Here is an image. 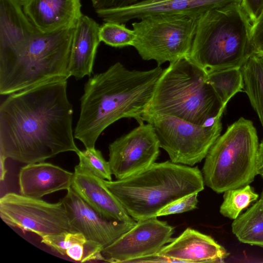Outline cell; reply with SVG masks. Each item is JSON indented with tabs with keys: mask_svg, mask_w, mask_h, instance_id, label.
Here are the masks:
<instances>
[{
	"mask_svg": "<svg viewBox=\"0 0 263 263\" xmlns=\"http://www.w3.org/2000/svg\"><path fill=\"white\" fill-rule=\"evenodd\" d=\"M244 91L263 129V55L254 53L241 67Z\"/></svg>",
	"mask_w": 263,
	"mask_h": 263,
	"instance_id": "7402d4cb",
	"label": "cell"
},
{
	"mask_svg": "<svg viewBox=\"0 0 263 263\" xmlns=\"http://www.w3.org/2000/svg\"><path fill=\"white\" fill-rule=\"evenodd\" d=\"M256 171L257 175H259L263 179V140L259 144L256 159Z\"/></svg>",
	"mask_w": 263,
	"mask_h": 263,
	"instance_id": "d6a6232c",
	"label": "cell"
},
{
	"mask_svg": "<svg viewBox=\"0 0 263 263\" xmlns=\"http://www.w3.org/2000/svg\"><path fill=\"white\" fill-rule=\"evenodd\" d=\"M26 15L43 34L77 25L83 15L81 0H21Z\"/></svg>",
	"mask_w": 263,
	"mask_h": 263,
	"instance_id": "e0dca14e",
	"label": "cell"
},
{
	"mask_svg": "<svg viewBox=\"0 0 263 263\" xmlns=\"http://www.w3.org/2000/svg\"><path fill=\"white\" fill-rule=\"evenodd\" d=\"M85 236L79 232H66L42 237L41 242L62 255L74 243L87 240Z\"/></svg>",
	"mask_w": 263,
	"mask_h": 263,
	"instance_id": "4316f807",
	"label": "cell"
},
{
	"mask_svg": "<svg viewBox=\"0 0 263 263\" xmlns=\"http://www.w3.org/2000/svg\"><path fill=\"white\" fill-rule=\"evenodd\" d=\"M157 253L180 262H221L229 255L212 237L190 228Z\"/></svg>",
	"mask_w": 263,
	"mask_h": 263,
	"instance_id": "ac0fdd59",
	"label": "cell"
},
{
	"mask_svg": "<svg viewBox=\"0 0 263 263\" xmlns=\"http://www.w3.org/2000/svg\"><path fill=\"white\" fill-rule=\"evenodd\" d=\"M174 231L173 227L157 217L137 221L132 229L102 250L103 261L128 263L156 253L174 239Z\"/></svg>",
	"mask_w": 263,
	"mask_h": 263,
	"instance_id": "7c38bea8",
	"label": "cell"
},
{
	"mask_svg": "<svg viewBox=\"0 0 263 263\" xmlns=\"http://www.w3.org/2000/svg\"><path fill=\"white\" fill-rule=\"evenodd\" d=\"M198 17L182 14L149 15L132 24L133 47L144 60L158 66L172 63L190 53Z\"/></svg>",
	"mask_w": 263,
	"mask_h": 263,
	"instance_id": "ba28073f",
	"label": "cell"
},
{
	"mask_svg": "<svg viewBox=\"0 0 263 263\" xmlns=\"http://www.w3.org/2000/svg\"><path fill=\"white\" fill-rule=\"evenodd\" d=\"M6 159L0 155V180L3 181L5 180L7 169L5 167V161Z\"/></svg>",
	"mask_w": 263,
	"mask_h": 263,
	"instance_id": "836d02e7",
	"label": "cell"
},
{
	"mask_svg": "<svg viewBox=\"0 0 263 263\" xmlns=\"http://www.w3.org/2000/svg\"><path fill=\"white\" fill-rule=\"evenodd\" d=\"M242 5L253 23L263 8V0H242Z\"/></svg>",
	"mask_w": 263,
	"mask_h": 263,
	"instance_id": "4dcf8cb0",
	"label": "cell"
},
{
	"mask_svg": "<svg viewBox=\"0 0 263 263\" xmlns=\"http://www.w3.org/2000/svg\"><path fill=\"white\" fill-rule=\"evenodd\" d=\"M242 0H145L132 6L95 11L104 22L126 23L157 14H182L198 17L210 10Z\"/></svg>",
	"mask_w": 263,
	"mask_h": 263,
	"instance_id": "5bb4252c",
	"label": "cell"
},
{
	"mask_svg": "<svg viewBox=\"0 0 263 263\" xmlns=\"http://www.w3.org/2000/svg\"><path fill=\"white\" fill-rule=\"evenodd\" d=\"M71 187L101 216L120 221L136 222L101 179L78 164L74 167Z\"/></svg>",
	"mask_w": 263,
	"mask_h": 263,
	"instance_id": "2e32d148",
	"label": "cell"
},
{
	"mask_svg": "<svg viewBox=\"0 0 263 263\" xmlns=\"http://www.w3.org/2000/svg\"><path fill=\"white\" fill-rule=\"evenodd\" d=\"M0 216L10 227L33 232L41 238L72 232L68 211L61 200L53 203L8 193L0 199Z\"/></svg>",
	"mask_w": 263,
	"mask_h": 263,
	"instance_id": "30bf717a",
	"label": "cell"
},
{
	"mask_svg": "<svg viewBox=\"0 0 263 263\" xmlns=\"http://www.w3.org/2000/svg\"><path fill=\"white\" fill-rule=\"evenodd\" d=\"M73 173L50 163L40 162L21 167L18 174L21 194L31 198L43 196L71 187Z\"/></svg>",
	"mask_w": 263,
	"mask_h": 263,
	"instance_id": "d6986e66",
	"label": "cell"
},
{
	"mask_svg": "<svg viewBox=\"0 0 263 263\" xmlns=\"http://www.w3.org/2000/svg\"><path fill=\"white\" fill-rule=\"evenodd\" d=\"M129 262H180L176 259L160 255L157 253L137 258L130 260Z\"/></svg>",
	"mask_w": 263,
	"mask_h": 263,
	"instance_id": "1f68e13d",
	"label": "cell"
},
{
	"mask_svg": "<svg viewBox=\"0 0 263 263\" xmlns=\"http://www.w3.org/2000/svg\"><path fill=\"white\" fill-rule=\"evenodd\" d=\"M76 154L79 158V166L101 179L111 180L112 173L109 162L104 158L100 151L95 147L86 148L83 151L79 150Z\"/></svg>",
	"mask_w": 263,
	"mask_h": 263,
	"instance_id": "484cf974",
	"label": "cell"
},
{
	"mask_svg": "<svg viewBox=\"0 0 263 263\" xmlns=\"http://www.w3.org/2000/svg\"><path fill=\"white\" fill-rule=\"evenodd\" d=\"M67 79L41 83L9 95L0 106V155L25 164L77 153Z\"/></svg>",
	"mask_w": 263,
	"mask_h": 263,
	"instance_id": "6da1fadb",
	"label": "cell"
},
{
	"mask_svg": "<svg viewBox=\"0 0 263 263\" xmlns=\"http://www.w3.org/2000/svg\"><path fill=\"white\" fill-rule=\"evenodd\" d=\"M232 231L241 242L263 248V198L234 220Z\"/></svg>",
	"mask_w": 263,
	"mask_h": 263,
	"instance_id": "44dd1931",
	"label": "cell"
},
{
	"mask_svg": "<svg viewBox=\"0 0 263 263\" xmlns=\"http://www.w3.org/2000/svg\"><path fill=\"white\" fill-rule=\"evenodd\" d=\"M225 109L206 72L186 56L164 69L144 116L165 114L202 125Z\"/></svg>",
	"mask_w": 263,
	"mask_h": 263,
	"instance_id": "5b68a950",
	"label": "cell"
},
{
	"mask_svg": "<svg viewBox=\"0 0 263 263\" xmlns=\"http://www.w3.org/2000/svg\"><path fill=\"white\" fill-rule=\"evenodd\" d=\"M252 27L241 3H233L207 11L197 18L187 57L206 73L241 68L255 53Z\"/></svg>",
	"mask_w": 263,
	"mask_h": 263,
	"instance_id": "277c9868",
	"label": "cell"
},
{
	"mask_svg": "<svg viewBox=\"0 0 263 263\" xmlns=\"http://www.w3.org/2000/svg\"><path fill=\"white\" fill-rule=\"evenodd\" d=\"M261 197H262L263 198V191L261 193Z\"/></svg>",
	"mask_w": 263,
	"mask_h": 263,
	"instance_id": "e575fe53",
	"label": "cell"
},
{
	"mask_svg": "<svg viewBox=\"0 0 263 263\" xmlns=\"http://www.w3.org/2000/svg\"><path fill=\"white\" fill-rule=\"evenodd\" d=\"M68 211L72 232L83 234L87 240L103 248L108 246L136 223L104 217L91 208L70 187L61 200Z\"/></svg>",
	"mask_w": 263,
	"mask_h": 263,
	"instance_id": "4fadbf2b",
	"label": "cell"
},
{
	"mask_svg": "<svg viewBox=\"0 0 263 263\" xmlns=\"http://www.w3.org/2000/svg\"><path fill=\"white\" fill-rule=\"evenodd\" d=\"M159 142L153 126L142 122L109 146V163L117 179L135 175L155 162L160 153Z\"/></svg>",
	"mask_w": 263,
	"mask_h": 263,
	"instance_id": "8fae6325",
	"label": "cell"
},
{
	"mask_svg": "<svg viewBox=\"0 0 263 263\" xmlns=\"http://www.w3.org/2000/svg\"><path fill=\"white\" fill-rule=\"evenodd\" d=\"M164 69L129 70L120 62L90 77L80 101L74 138L85 148L95 147L102 133L122 118L144 122V116Z\"/></svg>",
	"mask_w": 263,
	"mask_h": 263,
	"instance_id": "7a4b0ae2",
	"label": "cell"
},
{
	"mask_svg": "<svg viewBox=\"0 0 263 263\" xmlns=\"http://www.w3.org/2000/svg\"><path fill=\"white\" fill-rule=\"evenodd\" d=\"M259 195L249 184L226 191L220 213L223 216L235 219L241 211L258 198Z\"/></svg>",
	"mask_w": 263,
	"mask_h": 263,
	"instance_id": "cb8c5ba5",
	"label": "cell"
},
{
	"mask_svg": "<svg viewBox=\"0 0 263 263\" xmlns=\"http://www.w3.org/2000/svg\"><path fill=\"white\" fill-rule=\"evenodd\" d=\"M101 42L115 48L133 46L136 35L133 29L127 28L125 23L104 22L99 28Z\"/></svg>",
	"mask_w": 263,
	"mask_h": 263,
	"instance_id": "d4e9b609",
	"label": "cell"
},
{
	"mask_svg": "<svg viewBox=\"0 0 263 263\" xmlns=\"http://www.w3.org/2000/svg\"><path fill=\"white\" fill-rule=\"evenodd\" d=\"M252 42L255 52L263 55V8L253 23Z\"/></svg>",
	"mask_w": 263,
	"mask_h": 263,
	"instance_id": "f1b7e54d",
	"label": "cell"
},
{
	"mask_svg": "<svg viewBox=\"0 0 263 263\" xmlns=\"http://www.w3.org/2000/svg\"><path fill=\"white\" fill-rule=\"evenodd\" d=\"M259 144L251 121L241 117L229 126L205 158L202 174L206 185L222 193L252 182L257 175Z\"/></svg>",
	"mask_w": 263,
	"mask_h": 263,
	"instance_id": "52a82bcc",
	"label": "cell"
},
{
	"mask_svg": "<svg viewBox=\"0 0 263 263\" xmlns=\"http://www.w3.org/2000/svg\"><path fill=\"white\" fill-rule=\"evenodd\" d=\"M223 113L199 125L170 115L147 114L144 121L153 127L160 148L173 162L193 166L205 158L222 130Z\"/></svg>",
	"mask_w": 263,
	"mask_h": 263,
	"instance_id": "9c48e42d",
	"label": "cell"
},
{
	"mask_svg": "<svg viewBox=\"0 0 263 263\" xmlns=\"http://www.w3.org/2000/svg\"><path fill=\"white\" fill-rule=\"evenodd\" d=\"M76 26L50 34L37 30L20 54L0 67V94L70 77L68 68Z\"/></svg>",
	"mask_w": 263,
	"mask_h": 263,
	"instance_id": "8992f818",
	"label": "cell"
},
{
	"mask_svg": "<svg viewBox=\"0 0 263 263\" xmlns=\"http://www.w3.org/2000/svg\"><path fill=\"white\" fill-rule=\"evenodd\" d=\"M37 30L21 0H0V67L15 59Z\"/></svg>",
	"mask_w": 263,
	"mask_h": 263,
	"instance_id": "9a60e30c",
	"label": "cell"
},
{
	"mask_svg": "<svg viewBox=\"0 0 263 263\" xmlns=\"http://www.w3.org/2000/svg\"><path fill=\"white\" fill-rule=\"evenodd\" d=\"M100 25L92 18L83 15L79 20L73 34L68 72L77 80L91 76L98 47L101 42Z\"/></svg>",
	"mask_w": 263,
	"mask_h": 263,
	"instance_id": "ffe728a7",
	"label": "cell"
},
{
	"mask_svg": "<svg viewBox=\"0 0 263 263\" xmlns=\"http://www.w3.org/2000/svg\"><path fill=\"white\" fill-rule=\"evenodd\" d=\"M198 193H194L178 199L159 211L157 217L179 214L197 208Z\"/></svg>",
	"mask_w": 263,
	"mask_h": 263,
	"instance_id": "83f0119b",
	"label": "cell"
},
{
	"mask_svg": "<svg viewBox=\"0 0 263 263\" xmlns=\"http://www.w3.org/2000/svg\"><path fill=\"white\" fill-rule=\"evenodd\" d=\"M104 181L136 221L157 217L158 212L171 202L199 193L204 186L202 174L197 166L171 161L154 162L124 179Z\"/></svg>",
	"mask_w": 263,
	"mask_h": 263,
	"instance_id": "3957f363",
	"label": "cell"
},
{
	"mask_svg": "<svg viewBox=\"0 0 263 263\" xmlns=\"http://www.w3.org/2000/svg\"><path fill=\"white\" fill-rule=\"evenodd\" d=\"M95 11L132 6L145 0H90Z\"/></svg>",
	"mask_w": 263,
	"mask_h": 263,
	"instance_id": "f546056e",
	"label": "cell"
},
{
	"mask_svg": "<svg viewBox=\"0 0 263 263\" xmlns=\"http://www.w3.org/2000/svg\"><path fill=\"white\" fill-rule=\"evenodd\" d=\"M208 81L214 89L224 107L244 87L241 68L222 69L207 73Z\"/></svg>",
	"mask_w": 263,
	"mask_h": 263,
	"instance_id": "603a6c76",
	"label": "cell"
}]
</instances>
